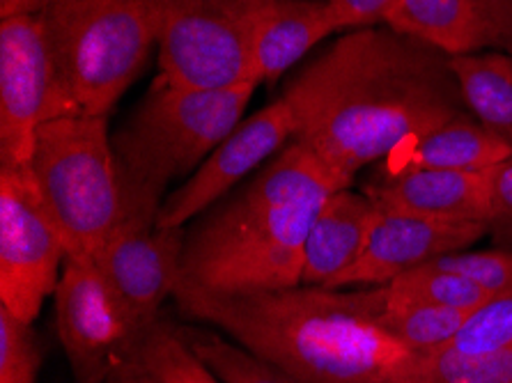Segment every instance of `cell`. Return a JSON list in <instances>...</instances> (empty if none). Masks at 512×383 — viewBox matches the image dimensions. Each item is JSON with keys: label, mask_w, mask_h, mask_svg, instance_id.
Here are the masks:
<instances>
[{"label": "cell", "mask_w": 512, "mask_h": 383, "mask_svg": "<svg viewBox=\"0 0 512 383\" xmlns=\"http://www.w3.org/2000/svg\"><path fill=\"white\" fill-rule=\"evenodd\" d=\"M448 349L464 356H490L512 349V287L492 294L473 310Z\"/></svg>", "instance_id": "25"}, {"label": "cell", "mask_w": 512, "mask_h": 383, "mask_svg": "<svg viewBox=\"0 0 512 383\" xmlns=\"http://www.w3.org/2000/svg\"><path fill=\"white\" fill-rule=\"evenodd\" d=\"M432 264L460 273L490 294L512 287V250H460L441 255Z\"/></svg>", "instance_id": "27"}, {"label": "cell", "mask_w": 512, "mask_h": 383, "mask_svg": "<svg viewBox=\"0 0 512 383\" xmlns=\"http://www.w3.org/2000/svg\"><path fill=\"white\" fill-rule=\"evenodd\" d=\"M106 383H164V381H159L152 372H147L141 363H136L127 367L124 372L115 374V377L108 379Z\"/></svg>", "instance_id": "32"}, {"label": "cell", "mask_w": 512, "mask_h": 383, "mask_svg": "<svg viewBox=\"0 0 512 383\" xmlns=\"http://www.w3.org/2000/svg\"><path fill=\"white\" fill-rule=\"evenodd\" d=\"M395 0H327L336 33L375 28L386 23Z\"/></svg>", "instance_id": "29"}, {"label": "cell", "mask_w": 512, "mask_h": 383, "mask_svg": "<svg viewBox=\"0 0 512 383\" xmlns=\"http://www.w3.org/2000/svg\"><path fill=\"white\" fill-rule=\"evenodd\" d=\"M487 46L512 53V0H473Z\"/></svg>", "instance_id": "30"}, {"label": "cell", "mask_w": 512, "mask_h": 383, "mask_svg": "<svg viewBox=\"0 0 512 383\" xmlns=\"http://www.w3.org/2000/svg\"><path fill=\"white\" fill-rule=\"evenodd\" d=\"M467 111L512 150V53L451 56Z\"/></svg>", "instance_id": "19"}, {"label": "cell", "mask_w": 512, "mask_h": 383, "mask_svg": "<svg viewBox=\"0 0 512 383\" xmlns=\"http://www.w3.org/2000/svg\"><path fill=\"white\" fill-rule=\"evenodd\" d=\"M60 0H0V14L3 19L19 17V14H42Z\"/></svg>", "instance_id": "31"}, {"label": "cell", "mask_w": 512, "mask_h": 383, "mask_svg": "<svg viewBox=\"0 0 512 383\" xmlns=\"http://www.w3.org/2000/svg\"><path fill=\"white\" fill-rule=\"evenodd\" d=\"M138 363L164 383H221L193 354L182 331H175L161 322L145 335Z\"/></svg>", "instance_id": "24"}, {"label": "cell", "mask_w": 512, "mask_h": 383, "mask_svg": "<svg viewBox=\"0 0 512 383\" xmlns=\"http://www.w3.org/2000/svg\"><path fill=\"white\" fill-rule=\"evenodd\" d=\"M200 361L221 383H304L283 367L265 361L246 347L207 331H182Z\"/></svg>", "instance_id": "21"}, {"label": "cell", "mask_w": 512, "mask_h": 383, "mask_svg": "<svg viewBox=\"0 0 512 383\" xmlns=\"http://www.w3.org/2000/svg\"><path fill=\"white\" fill-rule=\"evenodd\" d=\"M490 216L487 228L501 244H512V156L487 170Z\"/></svg>", "instance_id": "28"}, {"label": "cell", "mask_w": 512, "mask_h": 383, "mask_svg": "<svg viewBox=\"0 0 512 383\" xmlns=\"http://www.w3.org/2000/svg\"><path fill=\"white\" fill-rule=\"evenodd\" d=\"M512 156L510 147L469 113L457 115L430 134L402 147L389 170H462L485 173Z\"/></svg>", "instance_id": "17"}, {"label": "cell", "mask_w": 512, "mask_h": 383, "mask_svg": "<svg viewBox=\"0 0 512 383\" xmlns=\"http://www.w3.org/2000/svg\"><path fill=\"white\" fill-rule=\"evenodd\" d=\"M42 17L60 81L85 115L106 117L159 42L154 0H60Z\"/></svg>", "instance_id": "6"}, {"label": "cell", "mask_w": 512, "mask_h": 383, "mask_svg": "<svg viewBox=\"0 0 512 383\" xmlns=\"http://www.w3.org/2000/svg\"><path fill=\"white\" fill-rule=\"evenodd\" d=\"M294 140L347 189L361 168L467 113L451 56L393 28L340 37L285 85Z\"/></svg>", "instance_id": "1"}, {"label": "cell", "mask_w": 512, "mask_h": 383, "mask_svg": "<svg viewBox=\"0 0 512 383\" xmlns=\"http://www.w3.org/2000/svg\"><path fill=\"white\" fill-rule=\"evenodd\" d=\"M386 26L446 56H467L487 46L473 0H395Z\"/></svg>", "instance_id": "18"}, {"label": "cell", "mask_w": 512, "mask_h": 383, "mask_svg": "<svg viewBox=\"0 0 512 383\" xmlns=\"http://www.w3.org/2000/svg\"><path fill=\"white\" fill-rule=\"evenodd\" d=\"M184 228L164 230L152 221L124 218L102 250L92 257L136 322L150 333L159 310L182 280Z\"/></svg>", "instance_id": "12"}, {"label": "cell", "mask_w": 512, "mask_h": 383, "mask_svg": "<svg viewBox=\"0 0 512 383\" xmlns=\"http://www.w3.org/2000/svg\"><path fill=\"white\" fill-rule=\"evenodd\" d=\"M386 289H389V294L400 296V299L425 301L432 303V306L467 312L480 308L492 296L473 280L460 276V273L441 269L432 262L402 273L393 283L386 285Z\"/></svg>", "instance_id": "22"}, {"label": "cell", "mask_w": 512, "mask_h": 383, "mask_svg": "<svg viewBox=\"0 0 512 383\" xmlns=\"http://www.w3.org/2000/svg\"><path fill=\"white\" fill-rule=\"evenodd\" d=\"M377 205L368 193L340 189L317 211L304 248L301 285L329 287L359 262L375 221Z\"/></svg>", "instance_id": "15"}, {"label": "cell", "mask_w": 512, "mask_h": 383, "mask_svg": "<svg viewBox=\"0 0 512 383\" xmlns=\"http://www.w3.org/2000/svg\"><path fill=\"white\" fill-rule=\"evenodd\" d=\"M490 232L485 223H455L377 207L359 262L338 278L333 289L384 287L411 269L460 253Z\"/></svg>", "instance_id": "13"}, {"label": "cell", "mask_w": 512, "mask_h": 383, "mask_svg": "<svg viewBox=\"0 0 512 383\" xmlns=\"http://www.w3.org/2000/svg\"><path fill=\"white\" fill-rule=\"evenodd\" d=\"M407 383H512V349L490 356H464L446 347L416 356Z\"/></svg>", "instance_id": "23"}, {"label": "cell", "mask_w": 512, "mask_h": 383, "mask_svg": "<svg viewBox=\"0 0 512 383\" xmlns=\"http://www.w3.org/2000/svg\"><path fill=\"white\" fill-rule=\"evenodd\" d=\"M67 248L26 168L0 166V306L33 324L56 294Z\"/></svg>", "instance_id": "10"}, {"label": "cell", "mask_w": 512, "mask_h": 383, "mask_svg": "<svg viewBox=\"0 0 512 383\" xmlns=\"http://www.w3.org/2000/svg\"><path fill=\"white\" fill-rule=\"evenodd\" d=\"M370 200L382 209L428 216L437 221L485 223L490 186L485 173L462 170H386L368 184Z\"/></svg>", "instance_id": "14"}, {"label": "cell", "mask_w": 512, "mask_h": 383, "mask_svg": "<svg viewBox=\"0 0 512 383\" xmlns=\"http://www.w3.org/2000/svg\"><path fill=\"white\" fill-rule=\"evenodd\" d=\"M340 189L347 186L306 145L290 140L258 175L186 230L180 285L209 294L299 287L308 232Z\"/></svg>", "instance_id": "3"}, {"label": "cell", "mask_w": 512, "mask_h": 383, "mask_svg": "<svg viewBox=\"0 0 512 383\" xmlns=\"http://www.w3.org/2000/svg\"><path fill=\"white\" fill-rule=\"evenodd\" d=\"M184 315L230 335L304 383H407L414 351L382 326L386 285L356 292L299 285L209 294L177 285Z\"/></svg>", "instance_id": "2"}, {"label": "cell", "mask_w": 512, "mask_h": 383, "mask_svg": "<svg viewBox=\"0 0 512 383\" xmlns=\"http://www.w3.org/2000/svg\"><path fill=\"white\" fill-rule=\"evenodd\" d=\"M287 140H294V120L281 97L239 122L196 173L168 195L159 209L157 228H186V223L203 216L214 202L226 198L237 184L276 156Z\"/></svg>", "instance_id": "11"}, {"label": "cell", "mask_w": 512, "mask_h": 383, "mask_svg": "<svg viewBox=\"0 0 512 383\" xmlns=\"http://www.w3.org/2000/svg\"><path fill=\"white\" fill-rule=\"evenodd\" d=\"M269 0H154L161 78L182 88L258 85L255 44Z\"/></svg>", "instance_id": "7"}, {"label": "cell", "mask_w": 512, "mask_h": 383, "mask_svg": "<svg viewBox=\"0 0 512 383\" xmlns=\"http://www.w3.org/2000/svg\"><path fill=\"white\" fill-rule=\"evenodd\" d=\"M60 345L79 383H106L138 363L147 331L92 257L67 255L56 294Z\"/></svg>", "instance_id": "8"}, {"label": "cell", "mask_w": 512, "mask_h": 383, "mask_svg": "<svg viewBox=\"0 0 512 383\" xmlns=\"http://www.w3.org/2000/svg\"><path fill=\"white\" fill-rule=\"evenodd\" d=\"M42 349L33 324L0 306V383H35Z\"/></svg>", "instance_id": "26"}, {"label": "cell", "mask_w": 512, "mask_h": 383, "mask_svg": "<svg viewBox=\"0 0 512 383\" xmlns=\"http://www.w3.org/2000/svg\"><path fill=\"white\" fill-rule=\"evenodd\" d=\"M469 315L471 312L467 310L400 299V296H393L386 289L382 326L409 351H414L418 356H428L451 345Z\"/></svg>", "instance_id": "20"}, {"label": "cell", "mask_w": 512, "mask_h": 383, "mask_svg": "<svg viewBox=\"0 0 512 383\" xmlns=\"http://www.w3.org/2000/svg\"><path fill=\"white\" fill-rule=\"evenodd\" d=\"M255 88V83H244L226 90H198L159 76L113 138L124 218L157 223L168 186L196 173L239 127Z\"/></svg>", "instance_id": "4"}, {"label": "cell", "mask_w": 512, "mask_h": 383, "mask_svg": "<svg viewBox=\"0 0 512 383\" xmlns=\"http://www.w3.org/2000/svg\"><path fill=\"white\" fill-rule=\"evenodd\" d=\"M81 113L60 81L42 14L0 21V166L30 161L37 131Z\"/></svg>", "instance_id": "9"}, {"label": "cell", "mask_w": 512, "mask_h": 383, "mask_svg": "<svg viewBox=\"0 0 512 383\" xmlns=\"http://www.w3.org/2000/svg\"><path fill=\"white\" fill-rule=\"evenodd\" d=\"M67 255L95 257L124 221V193L106 117L67 115L37 131L23 166Z\"/></svg>", "instance_id": "5"}, {"label": "cell", "mask_w": 512, "mask_h": 383, "mask_svg": "<svg viewBox=\"0 0 512 383\" xmlns=\"http://www.w3.org/2000/svg\"><path fill=\"white\" fill-rule=\"evenodd\" d=\"M333 28L327 0H269L255 44V76L274 83Z\"/></svg>", "instance_id": "16"}]
</instances>
